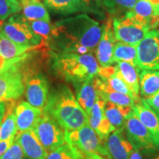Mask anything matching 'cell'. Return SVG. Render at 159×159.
Listing matches in <instances>:
<instances>
[{
  "mask_svg": "<svg viewBox=\"0 0 159 159\" xmlns=\"http://www.w3.org/2000/svg\"><path fill=\"white\" fill-rule=\"evenodd\" d=\"M102 26L86 13L55 21L49 44L50 50L77 54L95 53Z\"/></svg>",
  "mask_w": 159,
  "mask_h": 159,
  "instance_id": "cell-1",
  "label": "cell"
},
{
  "mask_svg": "<svg viewBox=\"0 0 159 159\" xmlns=\"http://www.w3.org/2000/svg\"><path fill=\"white\" fill-rule=\"evenodd\" d=\"M43 111L54 119L65 132L76 130L89 124L88 115L66 85H60L49 91Z\"/></svg>",
  "mask_w": 159,
  "mask_h": 159,
  "instance_id": "cell-2",
  "label": "cell"
},
{
  "mask_svg": "<svg viewBox=\"0 0 159 159\" xmlns=\"http://www.w3.org/2000/svg\"><path fill=\"white\" fill-rule=\"evenodd\" d=\"M52 69L57 76L73 85L94 78L100 69L93 54L49 51Z\"/></svg>",
  "mask_w": 159,
  "mask_h": 159,
  "instance_id": "cell-3",
  "label": "cell"
},
{
  "mask_svg": "<svg viewBox=\"0 0 159 159\" xmlns=\"http://www.w3.org/2000/svg\"><path fill=\"white\" fill-rule=\"evenodd\" d=\"M0 36L7 38L19 44L35 48L42 45L41 38L33 31L28 20L21 13L12 15L2 23Z\"/></svg>",
  "mask_w": 159,
  "mask_h": 159,
  "instance_id": "cell-4",
  "label": "cell"
},
{
  "mask_svg": "<svg viewBox=\"0 0 159 159\" xmlns=\"http://www.w3.org/2000/svg\"><path fill=\"white\" fill-rule=\"evenodd\" d=\"M22 73L27 102L33 107L43 110L47 104L49 93L47 78L42 71L33 66H26Z\"/></svg>",
  "mask_w": 159,
  "mask_h": 159,
  "instance_id": "cell-5",
  "label": "cell"
},
{
  "mask_svg": "<svg viewBox=\"0 0 159 159\" xmlns=\"http://www.w3.org/2000/svg\"><path fill=\"white\" fill-rule=\"evenodd\" d=\"M65 141L83 156L99 154L109 158L104 140L89 124L76 130L65 132Z\"/></svg>",
  "mask_w": 159,
  "mask_h": 159,
  "instance_id": "cell-6",
  "label": "cell"
},
{
  "mask_svg": "<svg viewBox=\"0 0 159 159\" xmlns=\"http://www.w3.org/2000/svg\"><path fill=\"white\" fill-rule=\"evenodd\" d=\"M113 25L117 42L134 46L138 45L147 33L153 30L148 21L130 15L114 18Z\"/></svg>",
  "mask_w": 159,
  "mask_h": 159,
  "instance_id": "cell-7",
  "label": "cell"
},
{
  "mask_svg": "<svg viewBox=\"0 0 159 159\" xmlns=\"http://www.w3.org/2000/svg\"><path fill=\"white\" fill-rule=\"evenodd\" d=\"M33 130L48 152L66 143L65 131L54 119L43 111Z\"/></svg>",
  "mask_w": 159,
  "mask_h": 159,
  "instance_id": "cell-8",
  "label": "cell"
},
{
  "mask_svg": "<svg viewBox=\"0 0 159 159\" xmlns=\"http://www.w3.org/2000/svg\"><path fill=\"white\" fill-rule=\"evenodd\" d=\"M25 61L0 71V102L15 100L25 93L23 73L21 70Z\"/></svg>",
  "mask_w": 159,
  "mask_h": 159,
  "instance_id": "cell-9",
  "label": "cell"
},
{
  "mask_svg": "<svg viewBox=\"0 0 159 159\" xmlns=\"http://www.w3.org/2000/svg\"><path fill=\"white\" fill-rule=\"evenodd\" d=\"M137 67L159 70V30H151L136 46Z\"/></svg>",
  "mask_w": 159,
  "mask_h": 159,
  "instance_id": "cell-10",
  "label": "cell"
},
{
  "mask_svg": "<svg viewBox=\"0 0 159 159\" xmlns=\"http://www.w3.org/2000/svg\"><path fill=\"white\" fill-rule=\"evenodd\" d=\"M125 130L129 142L134 148L139 150H153L156 149L153 139L150 132L133 111L127 116Z\"/></svg>",
  "mask_w": 159,
  "mask_h": 159,
  "instance_id": "cell-11",
  "label": "cell"
},
{
  "mask_svg": "<svg viewBox=\"0 0 159 159\" xmlns=\"http://www.w3.org/2000/svg\"><path fill=\"white\" fill-rule=\"evenodd\" d=\"M113 20L114 19L110 17L103 25L102 35L95 51V57L101 67L110 66L114 63L113 52L117 41L114 35Z\"/></svg>",
  "mask_w": 159,
  "mask_h": 159,
  "instance_id": "cell-12",
  "label": "cell"
},
{
  "mask_svg": "<svg viewBox=\"0 0 159 159\" xmlns=\"http://www.w3.org/2000/svg\"><path fill=\"white\" fill-rule=\"evenodd\" d=\"M133 112L146 127L153 139L156 148L159 149V114L148 105L143 99L132 107Z\"/></svg>",
  "mask_w": 159,
  "mask_h": 159,
  "instance_id": "cell-13",
  "label": "cell"
},
{
  "mask_svg": "<svg viewBox=\"0 0 159 159\" xmlns=\"http://www.w3.org/2000/svg\"><path fill=\"white\" fill-rule=\"evenodd\" d=\"M123 130H115L104 139L110 159H129L134 147L123 136Z\"/></svg>",
  "mask_w": 159,
  "mask_h": 159,
  "instance_id": "cell-14",
  "label": "cell"
},
{
  "mask_svg": "<svg viewBox=\"0 0 159 159\" xmlns=\"http://www.w3.org/2000/svg\"><path fill=\"white\" fill-rule=\"evenodd\" d=\"M88 116L89 125L103 140L111 133L116 130L105 116V101L99 95Z\"/></svg>",
  "mask_w": 159,
  "mask_h": 159,
  "instance_id": "cell-15",
  "label": "cell"
},
{
  "mask_svg": "<svg viewBox=\"0 0 159 159\" xmlns=\"http://www.w3.org/2000/svg\"><path fill=\"white\" fill-rule=\"evenodd\" d=\"M97 77L102 80L105 84L108 85L111 89H114V91H119L132 97L136 102H138L141 100L140 97L135 94L134 91L124 80L116 66H110L107 67L100 66Z\"/></svg>",
  "mask_w": 159,
  "mask_h": 159,
  "instance_id": "cell-16",
  "label": "cell"
},
{
  "mask_svg": "<svg viewBox=\"0 0 159 159\" xmlns=\"http://www.w3.org/2000/svg\"><path fill=\"white\" fill-rule=\"evenodd\" d=\"M43 110L35 108L27 102L22 101L14 109L17 130L20 132L33 130Z\"/></svg>",
  "mask_w": 159,
  "mask_h": 159,
  "instance_id": "cell-17",
  "label": "cell"
},
{
  "mask_svg": "<svg viewBox=\"0 0 159 159\" xmlns=\"http://www.w3.org/2000/svg\"><path fill=\"white\" fill-rule=\"evenodd\" d=\"M15 139L27 158L47 159L49 152L43 148L33 130L20 132Z\"/></svg>",
  "mask_w": 159,
  "mask_h": 159,
  "instance_id": "cell-18",
  "label": "cell"
},
{
  "mask_svg": "<svg viewBox=\"0 0 159 159\" xmlns=\"http://www.w3.org/2000/svg\"><path fill=\"white\" fill-rule=\"evenodd\" d=\"M94 83L97 94L105 102H112L119 106L130 107V108H132L136 103L132 97L111 89L99 77H95Z\"/></svg>",
  "mask_w": 159,
  "mask_h": 159,
  "instance_id": "cell-19",
  "label": "cell"
},
{
  "mask_svg": "<svg viewBox=\"0 0 159 159\" xmlns=\"http://www.w3.org/2000/svg\"><path fill=\"white\" fill-rule=\"evenodd\" d=\"M94 80L95 77L74 85L76 89L77 102L87 115L89 114L93 105L98 98V94L95 88Z\"/></svg>",
  "mask_w": 159,
  "mask_h": 159,
  "instance_id": "cell-20",
  "label": "cell"
},
{
  "mask_svg": "<svg viewBox=\"0 0 159 159\" xmlns=\"http://www.w3.org/2000/svg\"><path fill=\"white\" fill-rule=\"evenodd\" d=\"M43 4L47 8L53 12L63 15L75 13H92L81 0H43Z\"/></svg>",
  "mask_w": 159,
  "mask_h": 159,
  "instance_id": "cell-21",
  "label": "cell"
},
{
  "mask_svg": "<svg viewBox=\"0 0 159 159\" xmlns=\"http://www.w3.org/2000/svg\"><path fill=\"white\" fill-rule=\"evenodd\" d=\"M139 77V94L146 98L159 91V70L140 69Z\"/></svg>",
  "mask_w": 159,
  "mask_h": 159,
  "instance_id": "cell-22",
  "label": "cell"
},
{
  "mask_svg": "<svg viewBox=\"0 0 159 159\" xmlns=\"http://www.w3.org/2000/svg\"><path fill=\"white\" fill-rule=\"evenodd\" d=\"M19 2L23 16L29 21H50L47 7L40 0H19Z\"/></svg>",
  "mask_w": 159,
  "mask_h": 159,
  "instance_id": "cell-23",
  "label": "cell"
},
{
  "mask_svg": "<svg viewBox=\"0 0 159 159\" xmlns=\"http://www.w3.org/2000/svg\"><path fill=\"white\" fill-rule=\"evenodd\" d=\"M125 15L134 16L148 21L152 26V29H155L159 23V14L148 0H138L134 8Z\"/></svg>",
  "mask_w": 159,
  "mask_h": 159,
  "instance_id": "cell-24",
  "label": "cell"
},
{
  "mask_svg": "<svg viewBox=\"0 0 159 159\" xmlns=\"http://www.w3.org/2000/svg\"><path fill=\"white\" fill-rule=\"evenodd\" d=\"M132 111V108L123 107L112 102H105V114L116 130H125L127 116Z\"/></svg>",
  "mask_w": 159,
  "mask_h": 159,
  "instance_id": "cell-25",
  "label": "cell"
},
{
  "mask_svg": "<svg viewBox=\"0 0 159 159\" xmlns=\"http://www.w3.org/2000/svg\"><path fill=\"white\" fill-rule=\"evenodd\" d=\"M35 47L21 45L5 37L0 36V56L5 59H13L23 56Z\"/></svg>",
  "mask_w": 159,
  "mask_h": 159,
  "instance_id": "cell-26",
  "label": "cell"
},
{
  "mask_svg": "<svg viewBox=\"0 0 159 159\" xmlns=\"http://www.w3.org/2000/svg\"><path fill=\"white\" fill-rule=\"evenodd\" d=\"M116 63V67L121 76L135 94L139 96V68L124 61H119Z\"/></svg>",
  "mask_w": 159,
  "mask_h": 159,
  "instance_id": "cell-27",
  "label": "cell"
},
{
  "mask_svg": "<svg viewBox=\"0 0 159 159\" xmlns=\"http://www.w3.org/2000/svg\"><path fill=\"white\" fill-rule=\"evenodd\" d=\"M124 61L137 67L136 46L116 42L113 52V63Z\"/></svg>",
  "mask_w": 159,
  "mask_h": 159,
  "instance_id": "cell-28",
  "label": "cell"
},
{
  "mask_svg": "<svg viewBox=\"0 0 159 159\" xmlns=\"http://www.w3.org/2000/svg\"><path fill=\"white\" fill-rule=\"evenodd\" d=\"M28 23L33 31L41 38L42 45L48 47L52 39L53 29V25L50 22V21H43V20L29 21L28 20Z\"/></svg>",
  "mask_w": 159,
  "mask_h": 159,
  "instance_id": "cell-29",
  "label": "cell"
},
{
  "mask_svg": "<svg viewBox=\"0 0 159 159\" xmlns=\"http://www.w3.org/2000/svg\"><path fill=\"white\" fill-rule=\"evenodd\" d=\"M17 131L14 110L13 111L10 107L6 116L3 119L2 122L0 125V142L16 136Z\"/></svg>",
  "mask_w": 159,
  "mask_h": 159,
  "instance_id": "cell-30",
  "label": "cell"
},
{
  "mask_svg": "<svg viewBox=\"0 0 159 159\" xmlns=\"http://www.w3.org/2000/svg\"><path fill=\"white\" fill-rule=\"evenodd\" d=\"M138 0H102L104 9L111 13H124L131 11Z\"/></svg>",
  "mask_w": 159,
  "mask_h": 159,
  "instance_id": "cell-31",
  "label": "cell"
},
{
  "mask_svg": "<svg viewBox=\"0 0 159 159\" xmlns=\"http://www.w3.org/2000/svg\"><path fill=\"white\" fill-rule=\"evenodd\" d=\"M82 158L83 155L66 142L49 152L47 159H82Z\"/></svg>",
  "mask_w": 159,
  "mask_h": 159,
  "instance_id": "cell-32",
  "label": "cell"
},
{
  "mask_svg": "<svg viewBox=\"0 0 159 159\" xmlns=\"http://www.w3.org/2000/svg\"><path fill=\"white\" fill-rule=\"evenodd\" d=\"M21 11L20 6L14 5L9 0H0V21H5Z\"/></svg>",
  "mask_w": 159,
  "mask_h": 159,
  "instance_id": "cell-33",
  "label": "cell"
},
{
  "mask_svg": "<svg viewBox=\"0 0 159 159\" xmlns=\"http://www.w3.org/2000/svg\"><path fill=\"white\" fill-rule=\"evenodd\" d=\"M24 156L25 155L22 149L15 139L11 146L2 155L0 159H23Z\"/></svg>",
  "mask_w": 159,
  "mask_h": 159,
  "instance_id": "cell-34",
  "label": "cell"
},
{
  "mask_svg": "<svg viewBox=\"0 0 159 159\" xmlns=\"http://www.w3.org/2000/svg\"><path fill=\"white\" fill-rule=\"evenodd\" d=\"M89 8L91 9L93 14L102 15V10L104 9L102 0H81Z\"/></svg>",
  "mask_w": 159,
  "mask_h": 159,
  "instance_id": "cell-35",
  "label": "cell"
},
{
  "mask_svg": "<svg viewBox=\"0 0 159 159\" xmlns=\"http://www.w3.org/2000/svg\"><path fill=\"white\" fill-rule=\"evenodd\" d=\"M27 56H28V54H26L25 55H23V56L16 57V58L13 59H5L0 56V71H2L6 70V69H8L9 68L13 66V65L25 61V60L27 59Z\"/></svg>",
  "mask_w": 159,
  "mask_h": 159,
  "instance_id": "cell-36",
  "label": "cell"
},
{
  "mask_svg": "<svg viewBox=\"0 0 159 159\" xmlns=\"http://www.w3.org/2000/svg\"><path fill=\"white\" fill-rule=\"evenodd\" d=\"M142 99H144L147 104L150 105L151 108L159 114V91L152 96Z\"/></svg>",
  "mask_w": 159,
  "mask_h": 159,
  "instance_id": "cell-37",
  "label": "cell"
},
{
  "mask_svg": "<svg viewBox=\"0 0 159 159\" xmlns=\"http://www.w3.org/2000/svg\"><path fill=\"white\" fill-rule=\"evenodd\" d=\"M16 136H11V138L6 139V140L0 142V158L2 156V155L8 150L10 147L11 146L13 142H14Z\"/></svg>",
  "mask_w": 159,
  "mask_h": 159,
  "instance_id": "cell-38",
  "label": "cell"
},
{
  "mask_svg": "<svg viewBox=\"0 0 159 159\" xmlns=\"http://www.w3.org/2000/svg\"><path fill=\"white\" fill-rule=\"evenodd\" d=\"M129 159H142V155H141L140 152H139V150L134 148V150L131 152Z\"/></svg>",
  "mask_w": 159,
  "mask_h": 159,
  "instance_id": "cell-39",
  "label": "cell"
},
{
  "mask_svg": "<svg viewBox=\"0 0 159 159\" xmlns=\"http://www.w3.org/2000/svg\"><path fill=\"white\" fill-rule=\"evenodd\" d=\"M6 111V104L5 102H0V125L2 122L4 117H5Z\"/></svg>",
  "mask_w": 159,
  "mask_h": 159,
  "instance_id": "cell-40",
  "label": "cell"
},
{
  "mask_svg": "<svg viewBox=\"0 0 159 159\" xmlns=\"http://www.w3.org/2000/svg\"><path fill=\"white\" fill-rule=\"evenodd\" d=\"M82 159H109L106 157L100 156L99 154H91L86 155V156H83Z\"/></svg>",
  "mask_w": 159,
  "mask_h": 159,
  "instance_id": "cell-41",
  "label": "cell"
},
{
  "mask_svg": "<svg viewBox=\"0 0 159 159\" xmlns=\"http://www.w3.org/2000/svg\"><path fill=\"white\" fill-rule=\"evenodd\" d=\"M9 1L11 2L12 3L14 4V5H16L20 6V4L19 2V0H9ZM20 7H21V6H20Z\"/></svg>",
  "mask_w": 159,
  "mask_h": 159,
  "instance_id": "cell-42",
  "label": "cell"
},
{
  "mask_svg": "<svg viewBox=\"0 0 159 159\" xmlns=\"http://www.w3.org/2000/svg\"><path fill=\"white\" fill-rule=\"evenodd\" d=\"M154 159H159V156H158V157H156V158H154Z\"/></svg>",
  "mask_w": 159,
  "mask_h": 159,
  "instance_id": "cell-43",
  "label": "cell"
},
{
  "mask_svg": "<svg viewBox=\"0 0 159 159\" xmlns=\"http://www.w3.org/2000/svg\"><path fill=\"white\" fill-rule=\"evenodd\" d=\"M1 25H2V23H1V22H0V27H1Z\"/></svg>",
  "mask_w": 159,
  "mask_h": 159,
  "instance_id": "cell-44",
  "label": "cell"
}]
</instances>
